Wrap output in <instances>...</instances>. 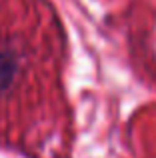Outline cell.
<instances>
[{
  "instance_id": "obj_1",
  "label": "cell",
  "mask_w": 156,
  "mask_h": 158,
  "mask_svg": "<svg viewBox=\"0 0 156 158\" xmlns=\"http://www.w3.org/2000/svg\"><path fill=\"white\" fill-rule=\"evenodd\" d=\"M16 72H18V58H16V54L10 50L0 52V96L12 86Z\"/></svg>"
}]
</instances>
